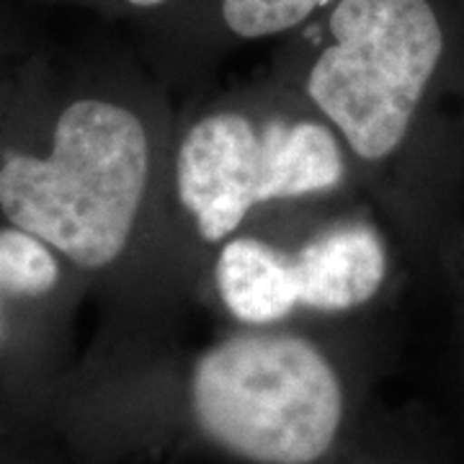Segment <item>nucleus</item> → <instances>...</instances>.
<instances>
[{
  "mask_svg": "<svg viewBox=\"0 0 464 464\" xmlns=\"http://www.w3.org/2000/svg\"><path fill=\"white\" fill-rule=\"evenodd\" d=\"M390 317L227 325L183 351L176 325H101L50 395L101 462L179 444L237 464H331L390 362Z\"/></svg>",
  "mask_w": 464,
  "mask_h": 464,
  "instance_id": "nucleus-1",
  "label": "nucleus"
},
{
  "mask_svg": "<svg viewBox=\"0 0 464 464\" xmlns=\"http://www.w3.org/2000/svg\"><path fill=\"white\" fill-rule=\"evenodd\" d=\"M179 103L121 39L29 50L0 124V217L63 256L101 323L148 315Z\"/></svg>",
  "mask_w": 464,
  "mask_h": 464,
  "instance_id": "nucleus-2",
  "label": "nucleus"
},
{
  "mask_svg": "<svg viewBox=\"0 0 464 464\" xmlns=\"http://www.w3.org/2000/svg\"><path fill=\"white\" fill-rule=\"evenodd\" d=\"M268 70L341 137L420 295L464 170V0H333Z\"/></svg>",
  "mask_w": 464,
  "mask_h": 464,
  "instance_id": "nucleus-3",
  "label": "nucleus"
},
{
  "mask_svg": "<svg viewBox=\"0 0 464 464\" xmlns=\"http://www.w3.org/2000/svg\"><path fill=\"white\" fill-rule=\"evenodd\" d=\"M362 194L346 148L297 88L268 67L179 103L168 150L148 315L183 320L227 237L286 207Z\"/></svg>",
  "mask_w": 464,
  "mask_h": 464,
  "instance_id": "nucleus-4",
  "label": "nucleus"
},
{
  "mask_svg": "<svg viewBox=\"0 0 464 464\" xmlns=\"http://www.w3.org/2000/svg\"><path fill=\"white\" fill-rule=\"evenodd\" d=\"M282 240L297 320L390 317L415 292L398 235L364 194L258 217Z\"/></svg>",
  "mask_w": 464,
  "mask_h": 464,
  "instance_id": "nucleus-5",
  "label": "nucleus"
},
{
  "mask_svg": "<svg viewBox=\"0 0 464 464\" xmlns=\"http://www.w3.org/2000/svg\"><path fill=\"white\" fill-rule=\"evenodd\" d=\"M91 299L63 256L14 225H0V392L42 400L72 364L70 325Z\"/></svg>",
  "mask_w": 464,
  "mask_h": 464,
  "instance_id": "nucleus-6",
  "label": "nucleus"
},
{
  "mask_svg": "<svg viewBox=\"0 0 464 464\" xmlns=\"http://www.w3.org/2000/svg\"><path fill=\"white\" fill-rule=\"evenodd\" d=\"M333 0H179L134 26V47L176 93L197 88L232 52L279 44Z\"/></svg>",
  "mask_w": 464,
  "mask_h": 464,
  "instance_id": "nucleus-7",
  "label": "nucleus"
},
{
  "mask_svg": "<svg viewBox=\"0 0 464 464\" xmlns=\"http://www.w3.org/2000/svg\"><path fill=\"white\" fill-rule=\"evenodd\" d=\"M454 431L429 413H366L356 436L331 464H454Z\"/></svg>",
  "mask_w": 464,
  "mask_h": 464,
  "instance_id": "nucleus-8",
  "label": "nucleus"
},
{
  "mask_svg": "<svg viewBox=\"0 0 464 464\" xmlns=\"http://www.w3.org/2000/svg\"><path fill=\"white\" fill-rule=\"evenodd\" d=\"M0 464H106L78 444L47 400L0 392Z\"/></svg>",
  "mask_w": 464,
  "mask_h": 464,
  "instance_id": "nucleus-9",
  "label": "nucleus"
},
{
  "mask_svg": "<svg viewBox=\"0 0 464 464\" xmlns=\"http://www.w3.org/2000/svg\"><path fill=\"white\" fill-rule=\"evenodd\" d=\"M420 295L439 299L449 323V346L464 402V170L444 227L433 248L431 268ZM464 426V423H462Z\"/></svg>",
  "mask_w": 464,
  "mask_h": 464,
  "instance_id": "nucleus-10",
  "label": "nucleus"
},
{
  "mask_svg": "<svg viewBox=\"0 0 464 464\" xmlns=\"http://www.w3.org/2000/svg\"><path fill=\"white\" fill-rule=\"evenodd\" d=\"M93 5H99L101 11L111 14L114 18H121L127 24H142L148 18L160 16L170 5H176L179 0H91Z\"/></svg>",
  "mask_w": 464,
  "mask_h": 464,
  "instance_id": "nucleus-11",
  "label": "nucleus"
},
{
  "mask_svg": "<svg viewBox=\"0 0 464 464\" xmlns=\"http://www.w3.org/2000/svg\"><path fill=\"white\" fill-rule=\"evenodd\" d=\"M32 50V47H29ZM26 50V52H29ZM24 52V54H26ZM24 54H18V57H5V60H0V124H3V116H5V109H8V101H11V93H14V83H16V70L18 63H21V57Z\"/></svg>",
  "mask_w": 464,
  "mask_h": 464,
  "instance_id": "nucleus-12",
  "label": "nucleus"
},
{
  "mask_svg": "<svg viewBox=\"0 0 464 464\" xmlns=\"http://www.w3.org/2000/svg\"><path fill=\"white\" fill-rule=\"evenodd\" d=\"M454 439H457V464H464V426L454 431Z\"/></svg>",
  "mask_w": 464,
  "mask_h": 464,
  "instance_id": "nucleus-13",
  "label": "nucleus"
},
{
  "mask_svg": "<svg viewBox=\"0 0 464 464\" xmlns=\"http://www.w3.org/2000/svg\"><path fill=\"white\" fill-rule=\"evenodd\" d=\"M24 54V52H21ZM5 57H18V54H0V60H5Z\"/></svg>",
  "mask_w": 464,
  "mask_h": 464,
  "instance_id": "nucleus-14",
  "label": "nucleus"
}]
</instances>
